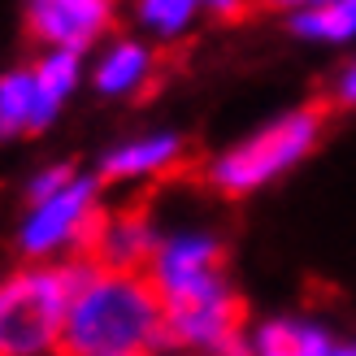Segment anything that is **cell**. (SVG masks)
Instances as JSON below:
<instances>
[{"label":"cell","instance_id":"cell-9","mask_svg":"<svg viewBox=\"0 0 356 356\" xmlns=\"http://www.w3.org/2000/svg\"><path fill=\"white\" fill-rule=\"evenodd\" d=\"M183 161H187V139L170 127H148V131L113 139L100 152L96 178L104 187H148L178 174Z\"/></svg>","mask_w":356,"mask_h":356},{"label":"cell","instance_id":"cell-19","mask_svg":"<svg viewBox=\"0 0 356 356\" xmlns=\"http://www.w3.org/2000/svg\"><path fill=\"white\" fill-rule=\"evenodd\" d=\"M330 356H356V339H348V343H334V352Z\"/></svg>","mask_w":356,"mask_h":356},{"label":"cell","instance_id":"cell-12","mask_svg":"<svg viewBox=\"0 0 356 356\" xmlns=\"http://www.w3.org/2000/svg\"><path fill=\"white\" fill-rule=\"evenodd\" d=\"M334 343L339 339L317 313H270L243 330L248 356H330Z\"/></svg>","mask_w":356,"mask_h":356},{"label":"cell","instance_id":"cell-6","mask_svg":"<svg viewBox=\"0 0 356 356\" xmlns=\"http://www.w3.org/2000/svg\"><path fill=\"white\" fill-rule=\"evenodd\" d=\"M87 87V57L40 52L0 74V135H44Z\"/></svg>","mask_w":356,"mask_h":356},{"label":"cell","instance_id":"cell-17","mask_svg":"<svg viewBox=\"0 0 356 356\" xmlns=\"http://www.w3.org/2000/svg\"><path fill=\"white\" fill-rule=\"evenodd\" d=\"M195 9L200 17H218V22H230V17H239L248 9V0H195Z\"/></svg>","mask_w":356,"mask_h":356},{"label":"cell","instance_id":"cell-10","mask_svg":"<svg viewBox=\"0 0 356 356\" xmlns=\"http://www.w3.org/2000/svg\"><path fill=\"white\" fill-rule=\"evenodd\" d=\"M161 74L156 44L144 35H109L92 57H87V87L104 100H139L152 92Z\"/></svg>","mask_w":356,"mask_h":356},{"label":"cell","instance_id":"cell-2","mask_svg":"<svg viewBox=\"0 0 356 356\" xmlns=\"http://www.w3.org/2000/svg\"><path fill=\"white\" fill-rule=\"evenodd\" d=\"M322 135H326V113L317 104L282 109L270 122H261L257 131H248L222 152H213L204 165V183L226 200H248V195L274 187L278 178L305 165L313 148L322 144Z\"/></svg>","mask_w":356,"mask_h":356},{"label":"cell","instance_id":"cell-3","mask_svg":"<svg viewBox=\"0 0 356 356\" xmlns=\"http://www.w3.org/2000/svg\"><path fill=\"white\" fill-rule=\"evenodd\" d=\"M87 261L17 265L0 274V356H61L65 313Z\"/></svg>","mask_w":356,"mask_h":356},{"label":"cell","instance_id":"cell-20","mask_svg":"<svg viewBox=\"0 0 356 356\" xmlns=\"http://www.w3.org/2000/svg\"><path fill=\"white\" fill-rule=\"evenodd\" d=\"M209 356H248L243 348H235V352H209Z\"/></svg>","mask_w":356,"mask_h":356},{"label":"cell","instance_id":"cell-16","mask_svg":"<svg viewBox=\"0 0 356 356\" xmlns=\"http://www.w3.org/2000/svg\"><path fill=\"white\" fill-rule=\"evenodd\" d=\"M330 100L339 109H356V57H348L339 65V74L330 79Z\"/></svg>","mask_w":356,"mask_h":356},{"label":"cell","instance_id":"cell-18","mask_svg":"<svg viewBox=\"0 0 356 356\" xmlns=\"http://www.w3.org/2000/svg\"><path fill=\"white\" fill-rule=\"evenodd\" d=\"M270 9H282V13H300V9H313V5H322V0H265Z\"/></svg>","mask_w":356,"mask_h":356},{"label":"cell","instance_id":"cell-7","mask_svg":"<svg viewBox=\"0 0 356 356\" xmlns=\"http://www.w3.org/2000/svg\"><path fill=\"white\" fill-rule=\"evenodd\" d=\"M22 22L40 52L92 57L109 35H118V0H22Z\"/></svg>","mask_w":356,"mask_h":356},{"label":"cell","instance_id":"cell-11","mask_svg":"<svg viewBox=\"0 0 356 356\" xmlns=\"http://www.w3.org/2000/svg\"><path fill=\"white\" fill-rule=\"evenodd\" d=\"M243 330H248V322H243L239 296L165 309V352H178V356L235 352V348H243Z\"/></svg>","mask_w":356,"mask_h":356},{"label":"cell","instance_id":"cell-1","mask_svg":"<svg viewBox=\"0 0 356 356\" xmlns=\"http://www.w3.org/2000/svg\"><path fill=\"white\" fill-rule=\"evenodd\" d=\"M156 356L165 352V305L156 300L148 274H109L87 261L65 313L61 356Z\"/></svg>","mask_w":356,"mask_h":356},{"label":"cell","instance_id":"cell-14","mask_svg":"<svg viewBox=\"0 0 356 356\" xmlns=\"http://www.w3.org/2000/svg\"><path fill=\"white\" fill-rule=\"evenodd\" d=\"M131 22L148 44H174L195 31V0H131Z\"/></svg>","mask_w":356,"mask_h":356},{"label":"cell","instance_id":"cell-21","mask_svg":"<svg viewBox=\"0 0 356 356\" xmlns=\"http://www.w3.org/2000/svg\"><path fill=\"white\" fill-rule=\"evenodd\" d=\"M113 356H135V352H113Z\"/></svg>","mask_w":356,"mask_h":356},{"label":"cell","instance_id":"cell-13","mask_svg":"<svg viewBox=\"0 0 356 356\" xmlns=\"http://www.w3.org/2000/svg\"><path fill=\"white\" fill-rule=\"evenodd\" d=\"M296 40L322 44V48H343L356 44V0H322L313 9H300L287 17Z\"/></svg>","mask_w":356,"mask_h":356},{"label":"cell","instance_id":"cell-15","mask_svg":"<svg viewBox=\"0 0 356 356\" xmlns=\"http://www.w3.org/2000/svg\"><path fill=\"white\" fill-rule=\"evenodd\" d=\"M74 174H79V170L70 165V161H44L40 170H31V178H26V200H40V195L65 187Z\"/></svg>","mask_w":356,"mask_h":356},{"label":"cell","instance_id":"cell-4","mask_svg":"<svg viewBox=\"0 0 356 356\" xmlns=\"http://www.w3.org/2000/svg\"><path fill=\"white\" fill-rule=\"evenodd\" d=\"M104 204V183L96 174H74L65 187L22 204V218L13 222V248L22 265H65L87 261V243L96 235Z\"/></svg>","mask_w":356,"mask_h":356},{"label":"cell","instance_id":"cell-8","mask_svg":"<svg viewBox=\"0 0 356 356\" xmlns=\"http://www.w3.org/2000/svg\"><path fill=\"white\" fill-rule=\"evenodd\" d=\"M161 235L165 230L148 204H109L87 243V261L109 274H148Z\"/></svg>","mask_w":356,"mask_h":356},{"label":"cell","instance_id":"cell-5","mask_svg":"<svg viewBox=\"0 0 356 356\" xmlns=\"http://www.w3.org/2000/svg\"><path fill=\"white\" fill-rule=\"evenodd\" d=\"M148 282L165 309L235 296L226 243L213 226H200V222H183V226L165 230L161 243H156V257L148 265Z\"/></svg>","mask_w":356,"mask_h":356}]
</instances>
